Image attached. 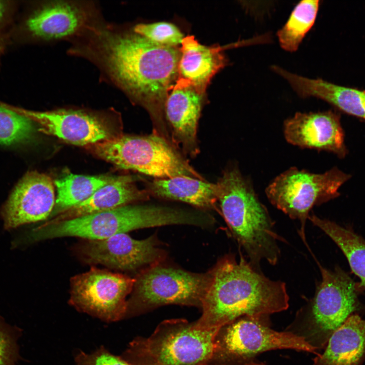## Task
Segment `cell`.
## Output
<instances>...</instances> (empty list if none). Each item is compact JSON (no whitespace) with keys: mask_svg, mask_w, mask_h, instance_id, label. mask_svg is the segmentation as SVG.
I'll use <instances>...</instances> for the list:
<instances>
[{"mask_svg":"<svg viewBox=\"0 0 365 365\" xmlns=\"http://www.w3.org/2000/svg\"><path fill=\"white\" fill-rule=\"evenodd\" d=\"M85 263L122 271H134L158 264L164 257L154 235L137 240L127 233L100 240H86L76 248Z\"/></svg>","mask_w":365,"mask_h":365,"instance_id":"obj_13","label":"cell"},{"mask_svg":"<svg viewBox=\"0 0 365 365\" xmlns=\"http://www.w3.org/2000/svg\"><path fill=\"white\" fill-rule=\"evenodd\" d=\"M201 365H266L263 362H256L253 361H250L244 363L242 364H229V363H216V364H212L210 362H208L207 363L201 364Z\"/></svg>","mask_w":365,"mask_h":365,"instance_id":"obj_30","label":"cell"},{"mask_svg":"<svg viewBox=\"0 0 365 365\" xmlns=\"http://www.w3.org/2000/svg\"><path fill=\"white\" fill-rule=\"evenodd\" d=\"M102 48L112 76L149 113L153 133L173 145L165 107L178 78L180 47L156 44L133 31L104 34Z\"/></svg>","mask_w":365,"mask_h":365,"instance_id":"obj_1","label":"cell"},{"mask_svg":"<svg viewBox=\"0 0 365 365\" xmlns=\"http://www.w3.org/2000/svg\"><path fill=\"white\" fill-rule=\"evenodd\" d=\"M75 365H132L121 356L113 354L101 346L91 353L80 351L75 357Z\"/></svg>","mask_w":365,"mask_h":365,"instance_id":"obj_28","label":"cell"},{"mask_svg":"<svg viewBox=\"0 0 365 365\" xmlns=\"http://www.w3.org/2000/svg\"><path fill=\"white\" fill-rule=\"evenodd\" d=\"M286 141L294 145L332 152L341 158L348 151L340 116L332 111L297 113L283 125Z\"/></svg>","mask_w":365,"mask_h":365,"instance_id":"obj_16","label":"cell"},{"mask_svg":"<svg viewBox=\"0 0 365 365\" xmlns=\"http://www.w3.org/2000/svg\"><path fill=\"white\" fill-rule=\"evenodd\" d=\"M205 94L188 81L178 78L165 103V117L173 143L192 158L199 153L197 131Z\"/></svg>","mask_w":365,"mask_h":365,"instance_id":"obj_17","label":"cell"},{"mask_svg":"<svg viewBox=\"0 0 365 365\" xmlns=\"http://www.w3.org/2000/svg\"><path fill=\"white\" fill-rule=\"evenodd\" d=\"M365 359V319L350 316L331 336L312 365H362Z\"/></svg>","mask_w":365,"mask_h":365,"instance_id":"obj_21","label":"cell"},{"mask_svg":"<svg viewBox=\"0 0 365 365\" xmlns=\"http://www.w3.org/2000/svg\"><path fill=\"white\" fill-rule=\"evenodd\" d=\"M211 277V271L195 273L158 264L149 267L135 278L125 318L168 304L201 308Z\"/></svg>","mask_w":365,"mask_h":365,"instance_id":"obj_8","label":"cell"},{"mask_svg":"<svg viewBox=\"0 0 365 365\" xmlns=\"http://www.w3.org/2000/svg\"><path fill=\"white\" fill-rule=\"evenodd\" d=\"M20 12L14 30L13 45L61 39L77 32L87 16L82 8L66 2H54L28 7Z\"/></svg>","mask_w":365,"mask_h":365,"instance_id":"obj_12","label":"cell"},{"mask_svg":"<svg viewBox=\"0 0 365 365\" xmlns=\"http://www.w3.org/2000/svg\"><path fill=\"white\" fill-rule=\"evenodd\" d=\"M210 285L195 321L201 328H223L244 317H261L286 310L285 284L273 280L241 256L228 255L211 270Z\"/></svg>","mask_w":365,"mask_h":365,"instance_id":"obj_2","label":"cell"},{"mask_svg":"<svg viewBox=\"0 0 365 365\" xmlns=\"http://www.w3.org/2000/svg\"><path fill=\"white\" fill-rule=\"evenodd\" d=\"M244 316L223 327L217 338L215 357L227 363L242 364L265 351L290 349L317 355L316 349L302 337L290 331L278 332L269 327L265 318Z\"/></svg>","mask_w":365,"mask_h":365,"instance_id":"obj_10","label":"cell"},{"mask_svg":"<svg viewBox=\"0 0 365 365\" xmlns=\"http://www.w3.org/2000/svg\"><path fill=\"white\" fill-rule=\"evenodd\" d=\"M22 3L0 0V70L3 57L13 45V34Z\"/></svg>","mask_w":365,"mask_h":365,"instance_id":"obj_27","label":"cell"},{"mask_svg":"<svg viewBox=\"0 0 365 365\" xmlns=\"http://www.w3.org/2000/svg\"><path fill=\"white\" fill-rule=\"evenodd\" d=\"M216 185L222 214L248 262L259 270L263 261L276 264L280 255L278 242L281 239L250 180L233 164L224 171Z\"/></svg>","mask_w":365,"mask_h":365,"instance_id":"obj_3","label":"cell"},{"mask_svg":"<svg viewBox=\"0 0 365 365\" xmlns=\"http://www.w3.org/2000/svg\"><path fill=\"white\" fill-rule=\"evenodd\" d=\"M133 31L157 45L179 47L185 36L174 24L165 21L137 24Z\"/></svg>","mask_w":365,"mask_h":365,"instance_id":"obj_26","label":"cell"},{"mask_svg":"<svg viewBox=\"0 0 365 365\" xmlns=\"http://www.w3.org/2000/svg\"><path fill=\"white\" fill-rule=\"evenodd\" d=\"M135 180L130 175L116 176L85 201L48 221L70 220L149 199L148 192L139 189L135 184Z\"/></svg>","mask_w":365,"mask_h":365,"instance_id":"obj_20","label":"cell"},{"mask_svg":"<svg viewBox=\"0 0 365 365\" xmlns=\"http://www.w3.org/2000/svg\"><path fill=\"white\" fill-rule=\"evenodd\" d=\"M223 49L219 46L202 45L193 35L185 36L180 47L178 78L205 94L211 79L227 64Z\"/></svg>","mask_w":365,"mask_h":365,"instance_id":"obj_19","label":"cell"},{"mask_svg":"<svg viewBox=\"0 0 365 365\" xmlns=\"http://www.w3.org/2000/svg\"><path fill=\"white\" fill-rule=\"evenodd\" d=\"M86 148L119 168L156 179L184 176L205 180L173 145L154 133L146 135L121 134Z\"/></svg>","mask_w":365,"mask_h":365,"instance_id":"obj_6","label":"cell"},{"mask_svg":"<svg viewBox=\"0 0 365 365\" xmlns=\"http://www.w3.org/2000/svg\"><path fill=\"white\" fill-rule=\"evenodd\" d=\"M116 177L114 176H89L68 173L55 179L54 183L57 189V198L48 221L85 201Z\"/></svg>","mask_w":365,"mask_h":365,"instance_id":"obj_23","label":"cell"},{"mask_svg":"<svg viewBox=\"0 0 365 365\" xmlns=\"http://www.w3.org/2000/svg\"><path fill=\"white\" fill-rule=\"evenodd\" d=\"M221 328H204L182 318L160 323L148 337L132 341L121 356L132 365H201L215 357Z\"/></svg>","mask_w":365,"mask_h":365,"instance_id":"obj_5","label":"cell"},{"mask_svg":"<svg viewBox=\"0 0 365 365\" xmlns=\"http://www.w3.org/2000/svg\"><path fill=\"white\" fill-rule=\"evenodd\" d=\"M14 108L37 123L40 131L76 145L86 147L121 134L106 119L83 111L39 112Z\"/></svg>","mask_w":365,"mask_h":365,"instance_id":"obj_14","label":"cell"},{"mask_svg":"<svg viewBox=\"0 0 365 365\" xmlns=\"http://www.w3.org/2000/svg\"><path fill=\"white\" fill-rule=\"evenodd\" d=\"M17 357L16 338L0 321V365H15Z\"/></svg>","mask_w":365,"mask_h":365,"instance_id":"obj_29","label":"cell"},{"mask_svg":"<svg viewBox=\"0 0 365 365\" xmlns=\"http://www.w3.org/2000/svg\"><path fill=\"white\" fill-rule=\"evenodd\" d=\"M194 211L155 205L129 204L59 222L47 221L33 230L41 241L65 237L100 240L132 230L169 225H196Z\"/></svg>","mask_w":365,"mask_h":365,"instance_id":"obj_4","label":"cell"},{"mask_svg":"<svg viewBox=\"0 0 365 365\" xmlns=\"http://www.w3.org/2000/svg\"><path fill=\"white\" fill-rule=\"evenodd\" d=\"M272 70L284 78L301 97H315L341 111L365 121V91L340 86L321 79H309L273 65Z\"/></svg>","mask_w":365,"mask_h":365,"instance_id":"obj_18","label":"cell"},{"mask_svg":"<svg viewBox=\"0 0 365 365\" xmlns=\"http://www.w3.org/2000/svg\"><path fill=\"white\" fill-rule=\"evenodd\" d=\"M350 177L336 167L319 174L291 167L276 177L265 193L272 205L300 222V234L306 243L305 224L312 208L339 196V189Z\"/></svg>","mask_w":365,"mask_h":365,"instance_id":"obj_9","label":"cell"},{"mask_svg":"<svg viewBox=\"0 0 365 365\" xmlns=\"http://www.w3.org/2000/svg\"><path fill=\"white\" fill-rule=\"evenodd\" d=\"M308 219L323 231L341 249L352 272L360 279L359 287H365V240L349 229L314 214Z\"/></svg>","mask_w":365,"mask_h":365,"instance_id":"obj_24","label":"cell"},{"mask_svg":"<svg viewBox=\"0 0 365 365\" xmlns=\"http://www.w3.org/2000/svg\"><path fill=\"white\" fill-rule=\"evenodd\" d=\"M150 195L182 201L199 208L211 209L217 202L216 184L188 176L155 179L147 183Z\"/></svg>","mask_w":365,"mask_h":365,"instance_id":"obj_22","label":"cell"},{"mask_svg":"<svg viewBox=\"0 0 365 365\" xmlns=\"http://www.w3.org/2000/svg\"><path fill=\"white\" fill-rule=\"evenodd\" d=\"M319 6L318 0L302 1L295 6L285 24L277 33L282 48L289 52L298 49L315 22Z\"/></svg>","mask_w":365,"mask_h":365,"instance_id":"obj_25","label":"cell"},{"mask_svg":"<svg viewBox=\"0 0 365 365\" xmlns=\"http://www.w3.org/2000/svg\"><path fill=\"white\" fill-rule=\"evenodd\" d=\"M55 202L51 178L36 171L26 173L2 208L4 227L13 229L48 219Z\"/></svg>","mask_w":365,"mask_h":365,"instance_id":"obj_15","label":"cell"},{"mask_svg":"<svg viewBox=\"0 0 365 365\" xmlns=\"http://www.w3.org/2000/svg\"><path fill=\"white\" fill-rule=\"evenodd\" d=\"M135 278L92 267L70 280L69 303L77 310L106 322L125 318L127 297Z\"/></svg>","mask_w":365,"mask_h":365,"instance_id":"obj_11","label":"cell"},{"mask_svg":"<svg viewBox=\"0 0 365 365\" xmlns=\"http://www.w3.org/2000/svg\"><path fill=\"white\" fill-rule=\"evenodd\" d=\"M318 265L321 281L313 298L298 312L302 321L294 333L316 351L324 348L332 335L360 306L359 284L340 268L332 270Z\"/></svg>","mask_w":365,"mask_h":365,"instance_id":"obj_7","label":"cell"}]
</instances>
